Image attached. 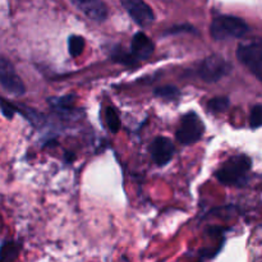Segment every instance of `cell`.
Masks as SVG:
<instances>
[{"label": "cell", "mask_w": 262, "mask_h": 262, "mask_svg": "<svg viewBox=\"0 0 262 262\" xmlns=\"http://www.w3.org/2000/svg\"><path fill=\"white\" fill-rule=\"evenodd\" d=\"M252 161L246 155H237L230 158L216 171V178L220 183L227 186H243L247 182L248 171L251 170Z\"/></svg>", "instance_id": "1"}, {"label": "cell", "mask_w": 262, "mask_h": 262, "mask_svg": "<svg viewBox=\"0 0 262 262\" xmlns=\"http://www.w3.org/2000/svg\"><path fill=\"white\" fill-rule=\"evenodd\" d=\"M248 31L250 27L246 20L235 15H219L212 19L210 26L211 37L216 41L243 37Z\"/></svg>", "instance_id": "2"}, {"label": "cell", "mask_w": 262, "mask_h": 262, "mask_svg": "<svg viewBox=\"0 0 262 262\" xmlns=\"http://www.w3.org/2000/svg\"><path fill=\"white\" fill-rule=\"evenodd\" d=\"M237 58L258 81L262 82V38H253L239 43Z\"/></svg>", "instance_id": "3"}, {"label": "cell", "mask_w": 262, "mask_h": 262, "mask_svg": "<svg viewBox=\"0 0 262 262\" xmlns=\"http://www.w3.org/2000/svg\"><path fill=\"white\" fill-rule=\"evenodd\" d=\"M205 132V125L199 115L194 112H189L182 117L181 125L177 130V140L182 145H192L201 140Z\"/></svg>", "instance_id": "4"}, {"label": "cell", "mask_w": 262, "mask_h": 262, "mask_svg": "<svg viewBox=\"0 0 262 262\" xmlns=\"http://www.w3.org/2000/svg\"><path fill=\"white\" fill-rule=\"evenodd\" d=\"M230 71H232V64L229 61L220 55H211L207 56L201 63L199 68V76L202 81L212 83L228 76Z\"/></svg>", "instance_id": "5"}, {"label": "cell", "mask_w": 262, "mask_h": 262, "mask_svg": "<svg viewBox=\"0 0 262 262\" xmlns=\"http://www.w3.org/2000/svg\"><path fill=\"white\" fill-rule=\"evenodd\" d=\"M0 84L5 91L15 96H20L26 92L25 83L15 72L12 61L3 55H0Z\"/></svg>", "instance_id": "6"}, {"label": "cell", "mask_w": 262, "mask_h": 262, "mask_svg": "<svg viewBox=\"0 0 262 262\" xmlns=\"http://www.w3.org/2000/svg\"><path fill=\"white\" fill-rule=\"evenodd\" d=\"M125 12L140 27H147L155 20V14L145 0H120Z\"/></svg>", "instance_id": "7"}, {"label": "cell", "mask_w": 262, "mask_h": 262, "mask_svg": "<svg viewBox=\"0 0 262 262\" xmlns=\"http://www.w3.org/2000/svg\"><path fill=\"white\" fill-rule=\"evenodd\" d=\"M71 2L87 18L96 22H104L109 14L104 0H71Z\"/></svg>", "instance_id": "8"}, {"label": "cell", "mask_w": 262, "mask_h": 262, "mask_svg": "<svg viewBox=\"0 0 262 262\" xmlns=\"http://www.w3.org/2000/svg\"><path fill=\"white\" fill-rule=\"evenodd\" d=\"M150 154L156 165H166L174 155L173 142L168 137H156L150 145Z\"/></svg>", "instance_id": "9"}, {"label": "cell", "mask_w": 262, "mask_h": 262, "mask_svg": "<svg viewBox=\"0 0 262 262\" xmlns=\"http://www.w3.org/2000/svg\"><path fill=\"white\" fill-rule=\"evenodd\" d=\"M154 42L145 32H137L130 41V54L136 60L148 59L154 53Z\"/></svg>", "instance_id": "10"}, {"label": "cell", "mask_w": 262, "mask_h": 262, "mask_svg": "<svg viewBox=\"0 0 262 262\" xmlns=\"http://www.w3.org/2000/svg\"><path fill=\"white\" fill-rule=\"evenodd\" d=\"M84 49V38L78 35H72L68 38V50L73 58L81 55Z\"/></svg>", "instance_id": "11"}, {"label": "cell", "mask_w": 262, "mask_h": 262, "mask_svg": "<svg viewBox=\"0 0 262 262\" xmlns=\"http://www.w3.org/2000/svg\"><path fill=\"white\" fill-rule=\"evenodd\" d=\"M154 94L158 97H161L164 100H176L181 95L179 90L174 86H161L154 91Z\"/></svg>", "instance_id": "12"}, {"label": "cell", "mask_w": 262, "mask_h": 262, "mask_svg": "<svg viewBox=\"0 0 262 262\" xmlns=\"http://www.w3.org/2000/svg\"><path fill=\"white\" fill-rule=\"evenodd\" d=\"M230 101L228 97H215V99H211L207 104L209 106V110L212 113H222L224 110L228 109Z\"/></svg>", "instance_id": "13"}, {"label": "cell", "mask_w": 262, "mask_h": 262, "mask_svg": "<svg viewBox=\"0 0 262 262\" xmlns=\"http://www.w3.org/2000/svg\"><path fill=\"white\" fill-rule=\"evenodd\" d=\"M250 125L252 129L262 127V105H255L250 113Z\"/></svg>", "instance_id": "14"}, {"label": "cell", "mask_w": 262, "mask_h": 262, "mask_svg": "<svg viewBox=\"0 0 262 262\" xmlns=\"http://www.w3.org/2000/svg\"><path fill=\"white\" fill-rule=\"evenodd\" d=\"M106 120L110 130H112L113 133H117L120 127V120L114 107H107L106 109Z\"/></svg>", "instance_id": "15"}, {"label": "cell", "mask_w": 262, "mask_h": 262, "mask_svg": "<svg viewBox=\"0 0 262 262\" xmlns=\"http://www.w3.org/2000/svg\"><path fill=\"white\" fill-rule=\"evenodd\" d=\"M112 56L113 59H115V60L123 64H133L136 61V59L133 58L132 54L125 53V51H123L122 49H119V46H117V49H115L114 53L112 54Z\"/></svg>", "instance_id": "16"}, {"label": "cell", "mask_w": 262, "mask_h": 262, "mask_svg": "<svg viewBox=\"0 0 262 262\" xmlns=\"http://www.w3.org/2000/svg\"><path fill=\"white\" fill-rule=\"evenodd\" d=\"M0 105H2V110H3V113H4V115L7 118H12L13 114L17 112L15 106H13V105L9 104V102L0 101Z\"/></svg>", "instance_id": "17"}]
</instances>
